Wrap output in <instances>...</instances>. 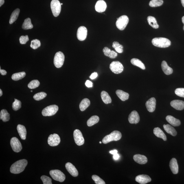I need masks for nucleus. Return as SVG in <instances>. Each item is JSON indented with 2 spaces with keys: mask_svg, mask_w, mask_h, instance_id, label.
Masks as SVG:
<instances>
[{
  "mask_svg": "<svg viewBox=\"0 0 184 184\" xmlns=\"http://www.w3.org/2000/svg\"><path fill=\"white\" fill-rule=\"evenodd\" d=\"M90 101L87 98H85L83 99L80 104V110L81 111H84L90 105Z\"/></svg>",
  "mask_w": 184,
  "mask_h": 184,
  "instance_id": "nucleus-31",
  "label": "nucleus"
},
{
  "mask_svg": "<svg viewBox=\"0 0 184 184\" xmlns=\"http://www.w3.org/2000/svg\"><path fill=\"white\" fill-rule=\"evenodd\" d=\"M152 43L155 47L166 48L170 47L171 41L168 39L165 38H155L152 40Z\"/></svg>",
  "mask_w": 184,
  "mask_h": 184,
  "instance_id": "nucleus-2",
  "label": "nucleus"
},
{
  "mask_svg": "<svg viewBox=\"0 0 184 184\" xmlns=\"http://www.w3.org/2000/svg\"><path fill=\"white\" fill-rule=\"evenodd\" d=\"M99 143H101V141H100V142H99Z\"/></svg>",
  "mask_w": 184,
  "mask_h": 184,
  "instance_id": "nucleus-58",
  "label": "nucleus"
},
{
  "mask_svg": "<svg viewBox=\"0 0 184 184\" xmlns=\"http://www.w3.org/2000/svg\"><path fill=\"white\" fill-rule=\"evenodd\" d=\"M73 137L75 143L78 146H80L84 144V139L82 132L80 130L76 129L73 133Z\"/></svg>",
  "mask_w": 184,
  "mask_h": 184,
  "instance_id": "nucleus-11",
  "label": "nucleus"
},
{
  "mask_svg": "<svg viewBox=\"0 0 184 184\" xmlns=\"http://www.w3.org/2000/svg\"><path fill=\"white\" fill-rule=\"evenodd\" d=\"M64 55L61 51H58L56 53L54 57V63L57 68H60L63 66L64 61Z\"/></svg>",
  "mask_w": 184,
  "mask_h": 184,
  "instance_id": "nucleus-7",
  "label": "nucleus"
},
{
  "mask_svg": "<svg viewBox=\"0 0 184 184\" xmlns=\"http://www.w3.org/2000/svg\"><path fill=\"white\" fill-rule=\"evenodd\" d=\"M40 84V82L38 80H34L29 83L28 87L30 89H34L38 87Z\"/></svg>",
  "mask_w": 184,
  "mask_h": 184,
  "instance_id": "nucleus-41",
  "label": "nucleus"
},
{
  "mask_svg": "<svg viewBox=\"0 0 184 184\" xmlns=\"http://www.w3.org/2000/svg\"><path fill=\"white\" fill-rule=\"evenodd\" d=\"M116 94L119 98L122 101H125L128 100L129 96V93L120 90H117L116 91Z\"/></svg>",
  "mask_w": 184,
  "mask_h": 184,
  "instance_id": "nucleus-27",
  "label": "nucleus"
},
{
  "mask_svg": "<svg viewBox=\"0 0 184 184\" xmlns=\"http://www.w3.org/2000/svg\"><path fill=\"white\" fill-rule=\"evenodd\" d=\"M129 21V19L127 16L126 15L121 16L117 18L116 26L120 30H124L128 25Z\"/></svg>",
  "mask_w": 184,
  "mask_h": 184,
  "instance_id": "nucleus-5",
  "label": "nucleus"
},
{
  "mask_svg": "<svg viewBox=\"0 0 184 184\" xmlns=\"http://www.w3.org/2000/svg\"><path fill=\"white\" fill-rule=\"evenodd\" d=\"M182 22H183V23L184 24V26H183V30H184V16L182 18Z\"/></svg>",
  "mask_w": 184,
  "mask_h": 184,
  "instance_id": "nucleus-54",
  "label": "nucleus"
},
{
  "mask_svg": "<svg viewBox=\"0 0 184 184\" xmlns=\"http://www.w3.org/2000/svg\"><path fill=\"white\" fill-rule=\"evenodd\" d=\"M30 47L33 49H38L41 46V43L38 39L33 40L31 41Z\"/></svg>",
  "mask_w": 184,
  "mask_h": 184,
  "instance_id": "nucleus-43",
  "label": "nucleus"
},
{
  "mask_svg": "<svg viewBox=\"0 0 184 184\" xmlns=\"http://www.w3.org/2000/svg\"><path fill=\"white\" fill-rule=\"evenodd\" d=\"M112 47L114 48L115 50L118 53H121L123 52V47L122 45L120 44L118 42H114Z\"/></svg>",
  "mask_w": 184,
  "mask_h": 184,
  "instance_id": "nucleus-38",
  "label": "nucleus"
},
{
  "mask_svg": "<svg viewBox=\"0 0 184 184\" xmlns=\"http://www.w3.org/2000/svg\"><path fill=\"white\" fill-rule=\"evenodd\" d=\"M0 73L3 75H5L7 74L6 71H5L4 70L1 69V68H0Z\"/></svg>",
  "mask_w": 184,
  "mask_h": 184,
  "instance_id": "nucleus-50",
  "label": "nucleus"
},
{
  "mask_svg": "<svg viewBox=\"0 0 184 184\" xmlns=\"http://www.w3.org/2000/svg\"><path fill=\"white\" fill-rule=\"evenodd\" d=\"M128 120L131 124H137L139 123L140 117L137 112L135 110L132 111L129 116Z\"/></svg>",
  "mask_w": 184,
  "mask_h": 184,
  "instance_id": "nucleus-14",
  "label": "nucleus"
},
{
  "mask_svg": "<svg viewBox=\"0 0 184 184\" xmlns=\"http://www.w3.org/2000/svg\"><path fill=\"white\" fill-rule=\"evenodd\" d=\"M103 51L105 55L109 57L110 58H115L117 56V54L116 52L111 50L108 47H105L103 49Z\"/></svg>",
  "mask_w": 184,
  "mask_h": 184,
  "instance_id": "nucleus-24",
  "label": "nucleus"
},
{
  "mask_svg": "<svg viewBox=\"0 0 184 184\" xmlns=\"http://www.w3.org/2000/svg\"><path fill=\"white\" fill-rule=\"evenodd\" d=\"M49 174L53 179L56 181L63 182L65 180V175L60 170H51L49 172Z\"/></svg>",
  "mask_w": 184,
  "mask_h": 184,
  "instance_id": "nucleus-8",
  "label": "nucleus"
},
{
  "mask_svg": "<svg viewBox=\"0 0 184 184\" xmlns=\"http://www.w3.org/2000/svg\"><path fill=\"white\" fill-rule=\"evenodd\" d=\"M58 110V107L55 105L49 106L42 110V113L44 116H51L56 114Z\"/></svg>",
  "mask_w": 184,
  "mask_h": 184,
  "instance_id": "nucleus-4",
  "label": "nucleus"
},
{
  "mask_svg": "<svg viewBox=\"0 0 184 184\" xmlns=\"http://www.w3.org/2000/svg\"><path fill=\"white\" fill-rule=\"evenodd\" d=\"M31 92H32V91H30Z\"/></svg>",
  "mask_w": 184,
  "mask_h": 184,
  "instance_id": "nucleus-59",
  "label": "nucleus"
},
{
  "mask_svg": "<svg viewBox=\"0 0 184 184\" xmlns=\"http://www.w3.org/2000/svg\"><path fill=\"white\" fill-rule=\"evenodd\" d=\"M117 152H118V151L116 150H111V151H110V154H113V155H114V154H117Z\"/></svg>",
  "mask_w": 184,
  "mask_h": 184,
  "instance_id": "nucleus-52",
  "label": "nucleus"
},
{
  "mask_svg": "<svg viewBox=\"0 0 184 184\" xmlns=\"http://www.w3.org/2000/svg\"><path fill=\"white\" fill-rule=\"evenodd\" d=\"M133 159L136 162L140 164H145L148 161L146 156L139 154L134 155L133 156Z\"/></svg>",
  "mask_w": 184,
  "mask_h": 184,
  "instance_id": "nucleus-21",
  "label": "nucleus"
},
{
  "mask_svg": "<svg viewBox=\"0 0 184 184\" xmlns=\"http://www.w3.org/2000/svg\"><path fill=\"white\" fill-rule=\"evenodd\" d=\"M29 38L28 35L25 36H22L20 37L19 39L20 43L22 45L25 44L27 41H29Z\"/></svg>",
  "mask_w": 184,
  "mask_h": 184,
  "instance_id": "nucleus-47",
  "label": "nucleus"
},
{
  "mask_svg": "<svg viewBox=\"0 0 184 184\" xmlns=\"http://www.w3.org/2000/svg\"><path fill=\"white\" fill-rule=\"evenodd\" d=\"M87 30L86 28L84 26H80L77 31V38L80 41H84L87 37Z\"/></svg>",
  "mask_w": 184,
  "mask_h": 184,
  "instance_id": "nucleus-13",
  "label": "nucleus"
},
{
  "mask_svg": "<svg viewBox=\"0 0 184 184\" xmlns=\"http://www.w3.org/2000/svg\"><path fill=\"white\" fill-rule=\"evenodd\" d=\"M48 143L51 146L54 147L57 146L60 142V136L56 134H51L48 139Z\"/></svg>",
  "mask_w": 184,
  "mask_h": 184,
  "instance_id": "nucleus-12",
  "label": "nucleus"
},
{
  "mask_svg": "<svg viewBox=\"0 0 184 184\" xmlns=\"http://www.w3.org/2000/svg\"><path fill=\"white\" fill-rule=\"evenodd\" d=\"M61 5H63V3H61Z\"/></svg>",
  "mask_w": 184,
  "mask_h": 184,
  "instance_id": "nucleus-57",
  "label": "nucleus"
},
{
  "mask_svg": "<svg viewBox=\"0 0 184 184\" xmlns=\"http://www.w3.org/2000/svg\"><path fill=\"white\" fill-rule=\"evenodd\" d=\"M170 167L173 173L174 174L178 173L179 168L177 161L175 158H173L171 160L170 163Z\"/></svg>",
  "mask_w": 184,
  "mask_h": 184,
  "instance_id": "nucleus-20",
  "label": "nucleus"
},
{
  "mask_svg": "<svg viewBox=\"0 0 184 184\" xmlns=\"http://www.w3.org/2000/svg\"><path fill=\"white\" fill-rule=\"evenodd\" d=\"M97 72H94L92 74L91 76H90V78L92 80H93L97 78Z\"/></svg>",
  "mask_w": 184,
  "mask_h": 184,
  "instance_id": "nucleus-49",
  "label": "nucleus"
},
{
  "mask_svg": "<svg viewBox=\"0 0 184 184\" xmlns=\"http://www.w3.org/2000/svg\"><path fill=\"white\" fill-rule=\"evenodd\" d=\"M10 145L12 150L16 152H19L21 151L22 146L20 141L16 137L12 138L10 141Z\"/></svg>",
  "mask_w": 184,
  "mask_h": 184,
  "instance_id": "nucleus-10",
  "label": "nucleus"
},
{
  "mask_svg": "<svg viewBox=\"0 0 184 184\" xmlns=\"http://www.w3.org/2000/svg\"><path fill=\"white\" fill-rule=\"evenodd\" d=\"M163 128L167 133L174 137L177 135V132L174 128L170 125L168 124H164L163 125Z\"/></svg>",
  "mask_w": 184,
  "mask_h": 184,
  "instance_id": "nucleus-28",
  "label": "nucleus"
},
{
  "mask_svg": "<svg viewBox=\"0 0 184 184\" xmlns=\"http://www.w3.org/2000/svg\"><path fill=\"white\" fill-rule=\"evenodd\" d=\"M107 5L106 2L103 0H99L95 4V10L97 12L102 13L106 10Z\"/></svg>",
  "mask_w": 184,
  "mask_h": 184,
  "instance_id": "nucleus-17",
  "label": "nucleus"
},
{
  "mask_svg": "<svg viewBox=\"0 0 184 184\" xmlns=\"http://www.w3.org/2000/svg\"><path fill=\"white\" fill-rule=\"evenodd\" d=\"M65 167L68 172L74 177H76L78 176V171L72 164L67 163L66 164Z\"/></svg>",
  "mask_w": 184,
  "mask_h": 184,
  "instance_id": "nucleus-18",
  "label": "nucleus"
},
{
  "mask_svg": "<svg viewBox=\"0 0 184 184\" xmlns=\"http://www.w3.org/2000/svg\"><path fill=\"white\" fill-rule=\"evenodd\" d=\"M99 121V118L97 116H93L88 120L87 125L88 126H91L97 124Z\"/></svg>",
  "mask_w": 184,
  "mask_h": 184,
  "instance_id": "nucleus-35",
  "label": "nucleus"
},
{
  "mask_svg": "<svg viewBox=\"0 0 184 184\" xmlns=\"http://www.w3.org/2000/svg\"><path fill=\"white\" fill-rule=\"evenodd\" d=\"M14 100L15 101L12 104V107L13 109L15 111H17L21 108V102L20 100L16 99H15Z\"/></svg>",
  "mask_w": 184,
  "mask_h": 184,
  "instance_id": "nucleus-42",
  "label": "nucleus"
},
{
  "mask_svg": "<svg viewBox=\"0 0 184 184\" xmlns=\"http://www.w3.org/2000/svg\"><path fill=\"white\" fill-rule=\"evenodd\" d=\"M162 69L165 74L169 75L173 72V70L172 68L169 67L166 62L163 61L161 64Z\"/></svg>",
  "mask_w": 184,
  "mask_h": 184,
  "instance_id": "nucleus-25",
  "label": "nucleus"
},
{
  "mask_svg": "<svg viewBox=\"0 0 184 184\" xmlns=\"http://www.w3.org/2000/svg\"><path fill=\"white\" fill-rule=\"evenodd\" d=\"M93 83L89 80H87L85 83V85L88 88L93 87Z\"/></svg>",
  "mask_w": 184,
  "mask_h": 184,
  "instance_id": "nucleus-48",
  "label": "nucleus"
},
{
  "mask_svg": "<svg viewBox=\"0 0 184 184\" xmlns=\"http://www.w3.org/2000/svg\"><path fill=\"white\" fill-rule=\"evenodd\" d=\"M33 25L31 22L30 18H28L26 19L23 23L22 28L24 30L31 29L33 28Z\"/></svg>",
  "mask_w": 184,
  "mask_h": 184,
  "instance_id": "nucleus-36",
  "label": "nucleus"
},
{
  "mask_svg": "<svg viewBox=\"0 0 184 184\" xmlns=\"http://www.w3.org/2000/svg\"><path fill=\"white\" fill-rule=\"evenodd\" d=\"M3 95V91L1 89H0V96L1 97Z\"/></svg>",
  "mask_w": 184,
  "mask_h": 184,
  "instance_id": "nucleus-55",
  "label": "nucleus"
},
{
  "mask_svg": "<svg viewBox=\"0 0 184 184\" xmlns=\"http://www.w3.org/2000/svg\"><path fill=\"white\" fill-rule=\"evenodd\" d=\"M27 160L22 159L16 162L11 166L10 171L11 173L14 174H18L23 172L24 170L27 165Z\"/></svg>",
  "mask_w": 184,
  "mask_h": 184,
  "instance_id": "nucleus-1",
  "label": "nucleus"
},
{
  "mask_svg": "<svg viewBox=\"0 0 184 184\" xmlns=\"http://www.w3.org/2000/svg\"><path fill=\"white\" fill-rule=\"evenodd\" d=\"M41 179L43 182L44 184H52L51 178L46 176H42L41 177Z\"/></svg>",
  "mask_w": 184,
  "mask_h": 184,
  "instance_id": "nucleus-45",
  "label": "nucleus"
},
{
  "mask_svg": "<svg viewBox=\"0 0 184 184\" xmlns=\"http://www.w3.org/2000/svg\"><path fill=\"white\" fill-rule=\"evenodd\" d=\"M20 12L19 9H16L14 10L10 16V20H9V23L12 24L14 22H15L18 17Z\"/></svg>",
  "mask_w": 184,
  "mask_h": 184,
  "instance_id": "nucleus-33",
  "label": "nucleus"
},
{
  "mask_svg": "<svg viewBox=\"0 0 184 184\" xmlns=\"http://www.w3.org/2000/svg\"><path fill=\"white\" fill-rule=\"evenodd\" d=\"M163 0H152L149 3V5L152 7H155L161 6L163 5Z\"/></svg>",
  "mask_w": 184,
  "mask_h": 184,
  "instance_id": "nucleus-39",
  "label": "nucleus"
},
{
  "mask_svg": "<svg viewBox=\"0 0 184 184\" xmlns=\"http://www.w3.org/2000/svg\"><path fill=\"white\" fill-rule=\"evenodd\" d=\"M120 156L119 155V154H114L113 156V158L115 160H117L119 159Z\"/></svg>",
  "mask_w": 184,
  "mask_h": 184,
  "instance_id": "nucleus-51",
  "label": "nucleus"
},
{
  "mask_svg": "<svg viewBox=\"0 0 184 184\" xmlns=\"http://www.w3.org/2000/svg\"><path fill=\"white\" fill-rule=\"evenodd\" d=\"M170 105L176 110H182L184 108V102L180 100H174L171 101Z\"/></svg>",
  "mask_w": 184,
  "mask_h": 184,
  "instance_id": "nucleus-19",
  "label": "nucleus"
},
{
  "mask_svg": "<svg viewBox=\"0 0 184 184\" xmlns=\"http://www.w3.org/2000/svg\"><path fill=\"white\" fill-rule=\"evenodd\" d=\"M121 137L122 134L120 132L118 131H114L109 135L105 137L102 140V142L104 144H106L112 141H119L121 139Z\"/></svg>",
  "mask_w": 184,
  "mask_h": 184,
  "instance_id": "nucleus-3",
  "label": "nucleus"
},
{
  "mask_svg": "<svg viewBox=\"0 0 184 184\" xmlns=\"http://www.w3.org/2000/svg\"><path fill=\"white\" fill-rule=\"evenodd\" d=\"M10 114L6 110L3 109L1 110L0 113V119L4 122H6L10 120Z\"/></svg>",
  "mask_w": 184,
  "mask_h": 184,
  "instance_id": "nucleus-30",
  "label": "nucleus"
},
{
  "mask_svg": "<svg viewBox=\"0 0 184 184\" xmlns=\"http://www.w3.org/2000/svg\"><path fill=\"white\" fill-rule=\"evenodd\" d=\"M147 21L149 25L154 29L159 28V25L158 24L156 18L152 16H149L147 18Z\"/></svg>",
  "mask_w": 184,
  "mask_h": 184,
  "instance_id": "nucleus-32",
  "label": "nucleus"
},
{
  "mask_svg": "<svg viewBox=\"0 0 184 184\" xmlns=\"http://www.w3.org/2000/svg\"><path fill=\"white\" fill-rule=\"evenodd\" d=\"M110 68L111 71L116 74H118L124 70V67L122 64L118 61H114L110 64Z\"/></svg>",
  "mask_w": 184,
  "mask_h": 184,
  "instance_id": "nucleus-9",
  "label": "nucleus"
},
{
  "mask_svg": "<svg viewBox=\"0 0 184 184\" xmlns=\"http://www.w3.org/2000/svg\"><path fill=\"white\" fill-rule=\"evenodd\" d=\"M166 119L167 122L170 123L172 126H179L181 124V122L179 119L175 118L172 116H167Z\"/></svg>",
  "mask_w": 184,
  "mask_h": 184,
  "instance_id": "nucleus-23",
  "label": "nucleus"
},
{
  "mask_svg": "<svg viewBox=\"0 0 184 184\" xmlns=\"http://www.w3.org/2000/svg\"><path fill=\"white\" fill-rule=\"evenodd\" d=\"M4 3V0H0V7H1Z\"/></svg>",
  "mask_w": 184,
  "mask_h": 184,
  "instance_id": "nucleus-53",
  "label": "nucleus"
},
{
  "mask_svg": "<svg viewBox=\"0 0 184 184\" xmlns=\"http://www.w3.org/2000/svg\"><path fill=\"white\" fill-rule=\"evenodd\" d=\"M92 179L95 181L96 184H105V182L103 180L101 179L98 176L96 175H93L92 177Z\"/></svg>",
  "mask_w": 184,
  "mask_h": 184,
  "instance_id": "nucleus-44",
  "label": "nucleus"
},
{
  "mask_svg": "<svg viewBox=\"0 0 184 184\" xmlns=\"http://www.w3.org/2000/svg\"><path fill=\"white\" fill-rule=\"evenodd\" d=\"M102 100L106 104L110 103L112 102V99L108 94L105 91H102L101 94Z\"/></svg>",
  "mask_w": 184,
  "mask_h": 184,
  "instance_id": "nucleus-29",
  "label": "nucleus"
},
{
  "mask_svg": "<svg viewBox=\"0 0 184 184\" xmlns=\"http://www.w3.org/2000/svg\"><path fill=\"white\" fill-rule=\"evenodd\" d=\"M182 5L184 7V0H181Z\"/></svg>",
  "mask_w": 184,
  "mask_h": 184,
  "instance_id": "nucleus-56",
  "label": "nucleus"
},
{
  "mask_svg": "<svg viewBox=\"0 0 184 184\" xmlns=\"http://www.w3.org/2000/svg\"><path fill=\"white\" fill-rule=\"evenodd\" d=\"M175 93L178 96L184 97V88H178L175 91Z\"/></svg>",
  "mask_w": 184,
  "mask_h": 184,
  "instance_id": "nucleus-46",
  "label": "nucleus"
},
{
  "mask_svg": "<svg viewBox=\"0 0 184 184\" xmlns=\"http://www.w3.org/2000/svg\"><path fill=\"white\" fill-rule=\"evenodd\" d=\"M156 101L154 97H152L146 103V106L147 110L150 112H153L156 109Z\"/></svg>",
  "mask_w": 184,
  "mask_h": 184,
  "instance_id": "nucleus-15",
  "label": "nucleus"
},
{
  "mask_svg": "<svg viewBox=\"0 0 184 184\" xmlns=\"http://www.w3.org/2000/svg\"><path fill=\"white\" fill-rule=\"evenodd\" d=\"M154 133L156 137L161 138L164 141H166L167 138L165 134L160 129L157 127L154 128Z\"/></svg>",
  "mask_w": 184,
  "mask_h": 184,
  "instance_id": "nucleus-26",
  "label": "nucleus"
},
{
  "mask_svg": "<svg viewBox=\"0 0 184 184\" xmlns=\"http://www.w3.org/2000/svg\"><path fill=\"white\" fill-rule=\"evenodd\" d=\"M51 7L53 15L57 17L59 15L61 10V5L58 0H52L51 3Z\"/></svg>",
  "mask_w": 184,
  "mask_h": 184,
  "instance_id": "nucleus-6",
  "label": "nucleus"
},
{
  "mask_svg": "<svg viewBox=\"0 0 184 184\" xmlns=\"http://www.w3.org/2000/svg\"><path fill=\"white\" fill-rule=\"evenodd\" d=\"M47 94L45 92H41L36 94L34 96V99L36 101H40L45 98L47 96Z\"/></svg>",
  "mask_w": 184,
  "mask_h": 184,
  "instance_id": "nucleus-40",
  "label": "nucleus"
},
{
  "mask_svg": "<svg viewBox=\"0 0 184 184\" xmlns=\"http://www.w3.org/2000/svg\"><path fill=\"white\" fill-rule=\"evenodd\" d=\"M17 129L21 139L23 140L25 139H26L27 132L25 126L23 125L18 124V125Z\"/></svg>",
  "mask_w": 184,
  "mask_h": 184,
  "instance_id": "nucleus-22",
  "label": "nucleus"
},
{
  "mask_svg": "<svg viewBox=\"0 0 184 184\" xmlns=\"http://www.w3.org/2000/svg\"><path fill=\"white\" fill-rule=\"evenodd\" d=\"M26 74L24 72L14 74L12 76V79L15 81H17L24 78Z\"/></svg>",
  "mask_w": 184,
  "mask_h": 184,
  "instance_id": "nucleus-37",
  "label": "nucleus"
},
{
  "mask_svg": "<svg viewBox=\"0 0 184 184\" xmlns=\"http://www.w3.org/2000/svg\"><path fill=\"white\" fill-rule=\"evenodd\" d=\"M136 181L141 184H145L150 183L152 179L150 176L146 175H139L136 177Z\"/></svg>",
  "mask_w": 184,
  "mask_h": 184,
  "instance_id": "nucleus-16",
  "label": "nucleus"
},
{
  "mask_svg": "<svg viewBox=\"0 0 184 184\" xmlns=\"http://www.w3.org/2000/svg\"><path fill=\"white\" fill-rule=\"evenodd\" d=\"M131 64L134 66L140 68L141 69L144 70L145 69V67L144 64H143L141 61L137 58H133L131 60Z\"/></svg>",
  "mask_w": 184,
  "mask_h": 184,
  "instance_id": "nucleus-34",
  "label": "nucleus"
}]
</instances>
